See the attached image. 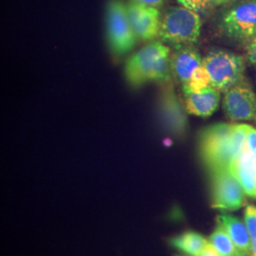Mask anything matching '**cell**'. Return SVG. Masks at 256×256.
I'll return each instance as SVG.
<instances>
[{
  "mask_svg": "<svg viewBox=\"0 0 256 256\" xmlns=\"http://www.w3.org/2000/svg\"><path fill=\"white\" fill-rule=\"evenodd\" d=\"M245 223L250 232L252 238V254L256 256V207L252 205H248L245 210Z\"/></svg>",
  "mask_w": 256,
  "mask_h": 256,
  "instance_id": "18",
  "label": "cell"
},
{
  "mask_svg": "<svg viewBox=\"0 0 256 256\" xmlns=\"http://www.w3.org/2000/svg\"><path fill=\"white\" fill-rule=\"evenodd\" d=\"M200 256H221L220 254H218V252L214 248L212 247V245L210 244V242H208V244H207V246L206 248H204V250L202 252V254Z\"/></svg>",
  "mask_w": 256,
  "mask_h": 256,
  "instance_id": "23",
  "label": "cell"
},
{
  "mask_svg": "<svg viewBox=\"0 0 256 256\" xmlns=\"http://www.w3.org/2000/svg\"><path fill=\"white\" fill-rule=\"evenodd\" d=\"M247 140L248 149L254 156V160H256V128H252L248 124L247 128Z\"/></svg>",
  "mask_w": 256,
  "mask_h": 256,
  "instance_id": "20",
  "label": "cell"
},
{
  "mask_svg": "<svg viewBox=\"0 0 256 256\" xmlns=\"http://www.w3.org/2000/svg\"><path fill=\"white\" fill-rule=\"evenodd\" d=\"M134 2H137L142 5H146L150 7H155V8H160L162 7L167 0H131Z\"/></svg>",
  "mask_w": 256,
  "mask_h": 256,
  "instance_id": "22",
  "label": "cell"
},
{
  "mask_svg": "<svg viewBox=\"0 0 256 256\" xmlns=\"http://www.w3.org/2000/svg\"><path fill=\"white\" fill-rule=\"evenodd\" d=\"M230 171L238 178L245 194L256 198V160L247 146L232 162Z\"/></svg>",
  "mask_w": 256,
  "mask_h": 256,
  "instance_id": "13",
  "label": "cell"
},
{
  "mask_svg": "<svg viewBox=\"0 0 256 256\" xmlns=\"http://www.w3.org/2000/svg\"><path fill=\"white\" fill-rule=\"evenodd\" d=\"M210 86V78L203 64L192 74V78L182 86L183 93L202 92L204 88Z\"/></svg>",
  "mask_w": 256,
  "mask_h": 256,
  "instance_id": "17",
  "label": "cell"
},
{
  "mask_svg": "<svg viewBox=\"0 0 256 256\" xmlns=\"http://www.w3.org/2000/svg\"><path fill=\"white\" fill-rule=\"evenodd\" d=\"M178 2L188 9L192 10L196 12H203L210 7L214 6V0H178Z\"/></svg>",
  "mask_w": 256,
  "mask_h": 256,
  "instance_id": "19",
  "label": "cell"
},
{
  "mask_svg": "<svg viewBox=\"0 0 256 256\" xmlns=\"http://www.w3.org/2000/svg\"><path fill=\"white\" fill-rule=\"evenodd\" d=\"M238 0H214V6H220V5H225V4H230V3H234Z\"/></svg>",
  "mask_w": 256,
  "mask_h": 256,
  "instance_id": "24",
  "label": "cell"
},
{
  "mask_svg": "<svg viewBox=\"0 0 256 256\" xmlns=\"http://www.w3.org/2000/svg\"><path fill=\"white\" fill-rule=\"evenodd\" d=\"M209 242L221 256H246L238 250L225 228L218 223L216 230L209 238Z\"/></svg>",
  "mask_w": 256,
  "mask_h": 256,
  "instance_id": "16",
  "label": "cell"
},
{
  "mask_svg": "<svg viewBox=\"0 0 256 256\" xmlns=\"http://www.w3.org/2000/svg\"><path fill=\"white\" fill-rule=\"evenodd\" d=\"M210 86L225 92L244 79L246 62L241 55L222 50H210L203 58Z\"/></svg>",
  "mask_w": 256,
  "mask_h": 256,
  "instance_id": "4",
  "label": "cell"
},
{
  "mask_svg": "<svg viewBox=\"0 0 256 256\" xmlns=\"http://www.w3.org/2000/svg\"><path fill=\"white\" fill-rule=\"evenodd\" d=\"M234 124L218 122L204 128L200 136L202 162L210 174L229 169L236 158L232 140Z\"/></svg>",
  "mask_w": 256,
  "mask_h": 256,
  "instance_id": "2",
  "label": "cell"
},
{
  "mask_svg": "<svg viewBox=\"0 0 256 256\" xmlns=\"http://www.w3.org/2000/svg\"><path fill=\"white\" fill-rule=\"evenodd\" d=\"M220 28L230 39L248 43L256 37V0H238L220 18Z\"/></svg>",
  "mask_w": 256,
  "mask_h": 256,
  "instance_id": "6",
  "label": "cell"
},
{
  "mask_svg": "<svg viewBox=\"0 0 256 256\" xmlns=\"http://www.w3.org/2000/svg\"><path fill=\"white\" fill-rule=\"evenodd\" d=\"M223 110L234 122L256 120V98L252 88L243 79L225 92Z\"/></svg>",
  "mask_w": 256,
  "mask_h": 256,
  "instance_id": "9",
  "label": "cell"
},
{
  "mask_svg": "<svg viewBox=\"0 0 256 256\" xmlns=\"http://www.w3.org/2000/svg\"><path fill=\"white\" fill-rule=\"evenodd\" d=\"M212 205L214 209L236 210L244 203V190L229 169L212 173Z\"/></svg>",
  "mask_w": 256,
  "mask_h": 256,
  "instance_id": "7",
  "label": "cell"
},
{
  "mask_svg": "<svg viewBox=\"0 0 256 256\" xmlns=\"http://www.w3.org/2000/svg\"><path fill=\"white\" fill-rule=\"evenodd\" d=\"M186 108L170 82H164L158 101V115L165 130L176 137L185 135L188 126Z\"/></svg>",
  "mask_w": 256,
  "mask_h": 256,
  "instance_id": "8",
  "label": "cell"
},
{
  "mask_svg": "<svg viewBox=\"0 0 256 256\" xmlns=\"http://www.w3.org/2000/svg\"><path fill=\"white\" fill-rule=\"evenodd\" d=\"M170 60L169 48L160 41H151L126 61V81L132 88H140L147 82H170Z\"/></svg>",
  "mask_w": 256,
  "mask_h": 256,
  "instance_id": "1",
  "label": "cell"
},
{
  "mask_svg": "<svg viewBox=\"0 0 256 256\" xmlns=\"http://www.w3.org/2000/svg\"><path fill=\"white\" fill-rule=\"evenodd\" d=\"M208 242L202 234L194 232H186L171 239L173 247L191 256H200Z\"/></svg>",
  "mask_w": 256,
  "mask_h": 256,
  "instance_id": "15",
  "label": "cell"
},
{
  "mask_svg": "<svg viewBox=\"0 0 256 256\" xmlns=\"http://www.w3.org/2000/svg\"><path fill=\"white\" fill-rule=\"evenodd\" d=\"M187 113L198 117H209L220 106V92L208 86L202 92L183 93Z\"/></svg>",
  "mask_w": 256,
  "mask_h": 256,
  "instance_id": "12",
  "label": "cell"
},
{
  "mask_svg": "<svg viewBox=\"0 0 256 256\" xmlns=\"http://www.w3.org/2000/svg\"><path fill=\"white\" fill-rule=\"evenodd\" d=\"M202 30L198 12L183 6L166 10L160 22L158 37L164 43L180 48L198 42Z\"/></svg>",
  "mask_w": 256,
  "mask_h": 256,
  "instance_id": "3",
  "label": "cell"
},
{
  "mask_svg": "<svg viewBox=\"0 0 256 256\" xmlns=\"http://www.w3.org/2000/svg\"><path fill=\"white\" fill-rule=\"evenodd\" d=\"M216 221L227 230L238 250L244 256H252V238L246 223L244 224L236 218L227 214L218 216Z\"/></svg>",
  "mask_w": 256,
  "mask_h": 256,
  "instance_id": "14",
  "label": "cell"
},
{
  "mask_svg": "<svg viewBox=\"0 0 256 256\" xmlns=\"http://www.w3.org/2000/svg\"><path fill=\"white\" fill-rule=\"evenodd\" d=\"M106 32L110 52L120 57L128 54L137 44L128 18V7L122 0H110L106 10Z\"/></svg>",
  "mask_w": 256,
  "mask_h": 256,
  "instance_id": "5",
  "label": "cell"
},
{
  "mask_svg": "<svg viewBox=\"0 0 256 256\" xmlns=\"http://www.w3.org/2000/svg\"><path fill=\"white\" fill-rule=\"evenodd\" d=\"M246 54L248 62L256 68V37L250 42H248Z\"/></svg>",
  "mask_w": 256,
  "mask_h": 256,
  "instance_id": "21",
  "label": "cell"
},
{
  "mask_svg": "<svg viewBox=\"0 0 256 256\" xmlns=\"http://www.w3.org/2000/svg\"><path fill=\"white\" fill-rule=\"evenodd\" d=\"M171 72L174 78L184 86L192 78V74L203 64L200 52L192 46L176 48L171 60Z\"/></svg>",
  "mask_w": 256,
  "mask_h": 256,
  "instance_id": "11",
  "label": "cell"
},
{
  "mask_svg": "<svg viewBox=\"0 0 256 256\" xmlns=\"http://www.w3.org/2000/svg\"><path fill=\"white\" fill-rule=\"evenodd\" d=\"M128 18L138 39L154 41L158 36L162 16L158 8L142 5L134 1L126 4Z\"/></svg>",
  "mask_w": 256,
  "mask_h": 256,
  "instance_id": "10",
  "label": "cell"
}]
</instances>
